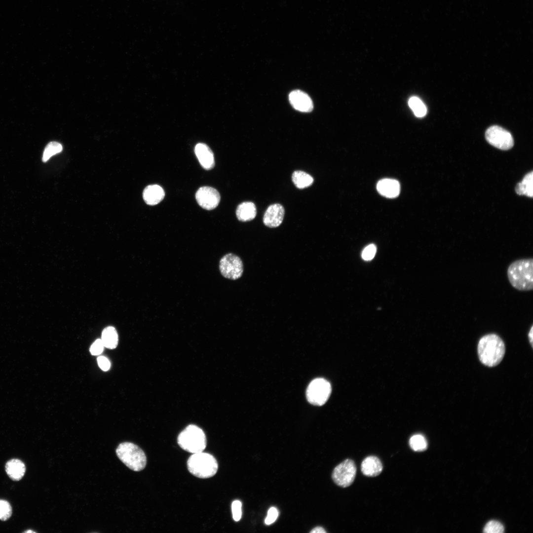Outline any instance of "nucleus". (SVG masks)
<instances>
[{
  "mask_svg": "<svg viewBox=\"0 0 533 533\" xmlns=\"http://www.w3.org/2000/svg\"><path fill=\"white\" fill-rule=\"evenodd\" d=\"M505 352L503 341L495 334L482 337L478 344V354L480 361L488 367L497 365L502 360Z\"/></svg>",
  "mask_w": 533,
  "mask_h": 533,
  "instance_id": "1",
  "label": "nucleus"
},
{
  "mask_svg": "<svg viewBox=\"0 0 533 533\" xmlns=\"http://www.w3.org/2000/svg\"><path fill=\"white\" fill-rule=\"evenodd\" d=\"M533 260L523 259L513 262L508 266L507 277L511 285L519 291L533 288Z\"/></svg>",
  "mask_w": 533,
  "mask_h": 533,
  "instance_id": "2",
  "label": "nucleus"
},
{
  "mask_svg": "<svg viewBox=\"0 0 533 533\" xmlns=\"http://www.w3.org/2000/svg\"><path fill=\"white\" fill-rule=\"evenodd\" d=\"M189 471L199 478H209L214 476L218 469V464L212 455L203 452L193 454L187 461Z\"/></svg>",
  "mask_w": 533,
  "mask_h": 533,
  "instance_id": "3",
  "label": "nucleus"
},
{
  "mask_svg": "<svg viewBox=\"0 0 533 533\" xmlns=\"http://www.w3.org/2000/svg\"><path fill=\"white\" fill-rule=\"evenodd\" d=\"M177 441L182 449L192 454L203 452L207 444L203 431L193 424L188 425L179 434Z\"/></svg>",
  "mask_w": 533,
  "mask_h": 533,
  "instance_id": "4",
  "label": "nucleus"
},
{
  "mask_svg": "<svg viewBox=\"0 0 533 533\" xmlns=\"http://www.w3.org/2000/svg\"><path fill=\"white\" fill-rule=\"evenodd\" d=\"M115 452L119 459L130 469L140 471L145 468L146 456L137 445L131 442H123L118 446Z\"/></svg>",
  "mask_w": 533,
  "mask_h": 533,
  "instance_id": "5",
  "label": "nucleus"
},
{
  "mask_svg": "<svg viewBox=\"0 0 533 533\" xmlns=\"http://www.w3.org/2000/svg\"><path fill=\"white\" fill-rule=\"evenodd\" d=\"M331 392L330 383L324 379L317 378L313 380L308 385L306 396L310 403L321 406L327 401Z\"/></svg>",
  "mask_w": 533,
  "mask_h": 533,
  "instance_id": "6",
  "label": "nucleus"
},
{
  "mask_svg": "<svg viewBox=\"0 0 533 533\" xmlns=\"http://www.w3.org/2000/svg\"><path fill=\"white\" fill-rule=\"evenodd\" d=\"M219 269L224 277L231 280H236L242 275L243 264L238 256L232 253H228L220 259Z\"/></svg>",
  "mask_w": 533,
  "mask_h": 533,
  "instance_id": "7",
  "label": "nucleus"
},
{
  "mask_svg": "<svg viewBox=\"0 0 533 533\" xmlns=\"http://www.w3.org/2000/svg\"><path fill=\"white\" fill-rule=\"evenodd\" d=\"M356 473V467L354 461L346 459L334 468L332 477L337 485L345 488L353 483Z\"/></svg>",
  "mask_w": 533,
  "mask_h": 533,
  "instance_id": "8",
  "label": "nucleus"
},
{
  "mask_svg": "<svg viewBox=\"0 0 533 533\" xmlns=\"http://www.w3.org/2000/svg\"><path fill=\"white\" fill-rule=\"evenodd\" d=\"M485 137L489 144L500 150H509L514 145L513 138L510 133L498 126L489 127L486 131Z\"/></svg>",
  "mask_w": 533,
  "mask_h": 533,
  "instance_id": "9",
  "label": "nucleus"
},
{
  "mask_svg": "<svg viewBox=\"0 0 533 533\" xmlns=\"http://www.w3.org/2000/svg\"><path fill=\"white\" fill-rule=\"evenodd\" d=\"M195 198L202 208L209 210L215 209L218 205L221 197L219 192L215 189L204 186L197 190L195 193Z\"/></svg>",
  "mask_w": 533,
  "mask_h": 533,
  "instance_id": "10",
  "label": "nucleus"
},
{
  "mask_svg": "<svg viewBox=\"0 0 533 533\" xmlns=\"http://www.w3.org/2000/svg\"><path fill=\"white\" fill-rule=\"evenodd\" d=\"M284 212V208L282 205L278 203L270 205L264 214V224L270 228L278 227L283 221Z\"/></svg>",
  "mask_w": 533,
  "mask_h": 533,
  "instance_id": "11",
  "label": "nucleus"
},
{
  "mask_svg": "<svg viewBox=\"0 0 533 533\" xmlns=\"http://www.w3.org/2000/svg\"><path fill=\"white\" fill-rule=\"evenodd\" d=\"M289 100L292 107L299 111L308 113L313 110V105L310 97L304 92L296 90L289 95Z\"/></svg>",
  "mask_w": 533,
  "mask_h": 533,
  "instance_id": "12",
  "label": "nucleus"
},
{
  "mask_svg": "<svg viewBox=\"0 0 533 533\" xmlns=\"http://www.w3.org/2000/svg\"><path fill=\"white\" fill-rule=\"evenodd\" d=\"M195 154L201 166L210 170L215 165L214 154L211 149L205 144L198 143L194 148Z\"/></svg>",
  "mask_w": 533,
  "mask_h": 533,
  "instance_id": "13",
  "label": "nucleus"
},
{
  "mask_svg": "<svg viewBox=\"0 0 533 533\" xmlns=\"http://www.w3.org/2000/svg\"><path fill=\"white\" fill-rule=\"evenodd\" d=\"M377 189L382 195L388 198H394L399 194L400 186L399 182L396 180L383 179L378 182Z\"/></svg>",
  "mask_w": 533,
  "mask_h": 533,
  "instance_id": "14",
  "label": "nucleus"
},
{
  "mask_svg": "<svg viewBox=\"0 0 533 533\" xmlns=\"http://www.w3.org/2000/svg\"><path fill=\"white\" fill-rule=\"evenodd\" d=\"M361 469L362 473L368 477L379 475L382 470V464L377 457L371 456L366 457L362 462Z\"/></svg>",
  "mask_w": 533,
  "mask_h": 533,
  "instance_id": "15",
  "label": "nucleus"
},
{
  "mask_svg": "<svg viewBox=\"0 0 533 533\" xmlns=\"http://www.w3.org/2000/svg\"><path fill=\"white\" fill-rule=\"evenodd\" d=\"M165 192L158 185H151L146 187L143 192L145 202L148 205H154L159 203L164 198Z\"/></svg>",
  "mask_w": 533,
  "mask_h": 533,
  "instance_id": "16",
  "label": "nucleus"
},
{
  "mask_svg": "<svg viewBox=\"0 0 533 533\" xmlns=\"http://www.w3.org/2000/svg\"><path fill=\"white\" fill-rule=\"evenodd\" d=\"M26 467L24 463L20 459H11L5 464V471L8 476L13 481H19L24 475Z\"/></svg>",
  "mask_w": 533,
  "mask_h": 533,
  "instance_id": "17",
  "label": "nucleus"
},
{
  "mask_svg": "<svg viewBox=\"0 0 533 533\" xmlns=\"http://www.w3.org/2000/svg\"><path fill=\"white\" fill-rule=\"evenodd\" d=\"M257 214V209L255 204L252 202H243L237 207L236 215L237 219L242 222H246L254 219Z\"/></svg>",
  "mask_w": 533,
  "mask_h": 533,
  "instance_id": "18",
  "label": "nucleus"
},
{
  "mask_svg": "<svg viewBox=\"0 0 533 533\" xmlns=\"http://www.w3.org/2000/svg\"><path fill=\"white\" fill-rule=\"evenodd\" d=\"M533 172L531 171L527 174L521 182L519 183L516 188L515 191L517 194L520 195H526L528 197H533Z\"/></svg>",
  "mask_w": 533,
  "mask_h": 533,
  "instance_id": "19",
  "label": "nucleus"
},
{
  "mask_svg": "<svg viewBox=\"0 0 533 533\" xmlns=\"http://www.w3.org/2000/svg\"><path fill=\"white\" fill-rule=\"evenodd\" d=\"M292 180L295 186L299 189L310 186L314 181L311 175L301 170H296L293 173Z\"/></svg>",
  "mask_w": 533,
  "mask_h": 533,
  "instance_id": "20",
  "label": "nucleus"
},
{
  "mask_svg": "<svg viewBox=\"0 0 533 533\" xmlns=\"http://www.w3.org/2000/svg\"><path fill=\"white\" fill-rule=\"evenodd\" d=\"M101 340L105 347L115 348L118 343V335L115 329L112 326L105 328L102 334Z\"/></svg>",
  "mask_w": 533,
  "mask_h": 533,
  "instance_id": "21",
  "label": "nucleus"
},
{
  "mask_svg": "<svg viewBox=\"0 0 533 533\" xmlns=\"http://www.w3.org/2000/svg\"><path fill=\"white\" fill-rule=\"evenodd\" d=\"M408 103L409 107L416 116L421 117L426 114V107L419 98L416 96L412 97L410 98Z\"/></svg>",
  "mask_w": 533,
  "mask_h": 533,
  "instance_id": "22",
  "label": "nucleus"
},
{
  "mask_svg": "<svg viewBox=\"0 0 533 533\" xmlns=\"http://www.w3.org/2000/svg\"><path fill=\"white\" fill-rule=\"evenodd\" d=\"M409 445L412 450L416 452H421L427 449V443L423 436L416 434L412 436L409 440Z\"/></svg>",
  "mask_w": 533,
  "mask_h": 533,
  "instance_id": "23",
  "label": "nucleus"
},
{
  "mask_svg": "<svg viewBox=\"0 0 533 533\" xmlns=\"http://www.w3.org/2000/svg\"><path fill=\"white\" fill-rule=\"evenodd\" d=\"M63 149L61 144L57 142H51L46 146L43 153L42 161H47L53 155L60 152Z\"/></svg>",
  "mask_w": 533,
  "mask_h": 533,
  "instance_id": "24",
  "label": "nucleus"
},
{
  "mask_svg": "<svg viewBox=\"0 0 533 533\" xmlns=\"http://www.w3.org/2000/svg\"><path fill=\"white\" fill-rule=\"evenodd\" d=\"M504 530V527L500 522L493 520L486 524L483 531L486 533H502Z\"/></svg>",
  "mask_w": 533,
  "mask_h": 533,
  "instance_id": "25",
  "label": "nucleus"
},
{
  "mask_svg": "<svg viewBox=\"0 0 533 533\" xmlns=\"http://www.w3.org/2000/svg\"><path fill=\"white\" fill-rule=\"evenodd\" d=\"M12 514V508L9 503L2 499H0V520L6 521Z\"/></svg>",
  "mask_w": 533,
  "mask_h": 533,
  "instance_id": "26",
  "label": "nucleus"
},
{
  "mask_svg": "<svg viewBox=\"0 0 533 533\" xmlns=\"http://www.w3.org/2000/svg\"><path fill=\"white\" fill-rule=\"evenodd\" d=\"M242 504L240 501L236 500L232 502L231 504V510L232 513L233 519L235 521H238L241 518L242 516V510H241Z\"/></svg>",
  "mask_w": 533,
  "mask_h": 533,
  "instance_id": "27",
  "label": "nucleus"
},
{
  "mask_svg": "<svg viewBox=\"0 0 533 533\" xmlns=\"http://www.w3.org/2000/svg\"><path fill=\"white\" fill-rule=\"evenodd\" d=\"M377 248L374 244H370L366 247L362 253V258L366 261L372 260L375 256Z\"/></svg>",
  "mask_w": 533,
  "mask_h": 533,
  "instance_id": "28",
  "label": "nucleus"
},
{
  "mask_svg": "<svg viewBox=\"0 0 533 533\" xmlns=\"http://www.w3.org/2000/svg\"><path fill=\"white\" fill-rule=\"evenodd\" d=\"M104 347L101 339H97L91 345L90 353L94 355H99L103 351Z\"/></svg>",
  "mask_w": 533,
  "mask_h": 533,
  "instance_id": "29",
  "label": "nucleus"
},
{
  "mask_svg": "<svg viewBox=\"0 0 533 533\" xmlns=\"http://www.w3.org/2000/svg\"><path fill=\"white\" fill-rule=\"evenodd\" d=\"M278 515V512L275 507H272L270 508L265 520V524L267 525L271 524L276 520Z\"/></svg>",
  "mask_w": 533,
  "mask_h": 533,
  "instance_id": "30",
  "label": "nucleus"
},
{
  "mask_svg": "<svg viewBox=\"0 0 533 533\" xmlns=\"http://www.w3.org/2000/svg\"><path fill=\"white\" fill-rule=\"evenodd\" d=\"M97 362L100 368L104 371H108L111 366L110 361L106 357L100 356L97 358Z\"/></svg>",
  "mask_w": 533,
  "mask_h": 533,
  "instance_id": "31",
  "label": "nucleus"
},
{
  "mask_svg": "<svg viewBox=\"0 0 533 533\" xmlns=\"http://www.w3.org/2000/svg\"><path fill=\"white\" fill-rule=\"evenodd\" d=\"M311 533H325L326 531L321 527H316L313 528L310 532Z\"/></svg>",
  "mask_w": 533,
  "mask_h": 533,
  "instance_id": "32",
  "label": "nucleus"
},
{
  "mask_svg": "<svg viewBox=\"0 0 533 533\" xmlns=\"http://www.w3.org/2000/svg\"><path fill=\"white\" fill-rule=\"evenodd\" d=\"M533 327L532 326L530 330L529 331L528 337L529 341L531 343L532 346H533Z\"/></svg>",
  "mask_w": 533,
  "mask_h": 533,
  "instance_id": "33",
  "label": "nucleus"
},
{
  "mask_svg": "<svg viewBox=\"0 0 533 533\" xmlns=\"http://www.w3.org/2000/svg\"><path fill=\"white\" fill-rule=\"evenodd\" d=\"M25 532H26V533H29V532H30V533H35V532H34V531H31V530H30V531H26Z\"/></svg>",
  "mask_w": 533,
  "mask_h": 533,
  "instance_id": "34",
  "label": "nucleus"
}]
</instances>
